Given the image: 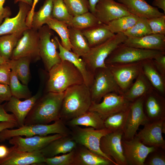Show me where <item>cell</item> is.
<instances>
[{
	"label": "cell",
	"mask_w": 165,
	"mask_h": 165,
	"mask_svg": "<svg viewBox=\"0 0 165 165\" xmlns=\"http://www.w3.org/2000/svg\"><path fill=\"white\" fill-rule=\"evenodd\" d=\"M141 61L106 64L112 73L122 94L131 86L141 71Z\"/></svg>",
	"instance_id": "13"
},
{
	"label": "cell",
	"mask_w": 165,
	"mask_h": 165,
	"mask_svg": "<svg viewBox=\"0 0 165 165\" xmlns=\"http://www.w3.org/2000/svg\"><path fill=\"white\" fill-rule=\"evenodd\" d=\"M139 17L130 14L112 21L107 25L110 31L113 34L123 33L135 24Z\"/></svg>",
	"instance_id": "38"
},
{
	"label": "cell",
	"mask_w": 165,
	"mask_h": 165,
	"mask_svg": "<svg viewBox=\"0 0 165 165\" xmlns=\"http://www.w3.org/2000/svg\"><path fill=\"white\" fill-rule=\"evenodd\" d=\"M48 74L44 90L46 92L62 93L72 86L84 83L79 70L66 60L61 61L54 65Z\"/></svg>",
	"instance_id": "3"
},
{
	"label": "cell",
	"mask_w": 165,
	"mask_h": 165,
	"mask_svg": "<svg viewBox=\"0 0 165 165\" xmlns=\"http://www.w3.org/2000/svg\"><path fill=\"white\" fill-rule=\"evenodd\" d=\"M123 4L130 14L138 17L149 19L165 15L158 8L152 6L145 0H117Z\"/></svg>",
	"instance_id": "26"
},
{
	"label": "cell",
	"mask_w": 165,
	"mask_h": 165,
	"mask_svg": "<svg viewBox=\"0 0 165 165\" xmlns=\"http://www.w3.org/2000/svg\"><path fill=\"white\" fill-rule=\"evenodd\" d=\"M143 107L149 122L165 118V97L154 88L144 96Z\"/></svg>",
	"instance_id": "20"
},
{
	"label": "cell",
	"mask_w": 165,
	"mask_h": 165,
	"mask_svg": "<svg viewBox=\"0 0 165 165\" xmlns=\"http://www.w3.org/2000/svg\"><path fill=\"white\" fill-rule=\"evenodd\" d=\"M52 17L68 24L73 16L69 12L63 0H53Z\"/></svg>",
	"instance_id": "42"
},
{
	"label": "cell",
	"mask_w": 165,
	"mask_h": 165,
	"mask_svg": "<svg viewBox=\"0 0 165 165\" xmlns=\"http://www.w3.org/2000/svg\"><path fill=\"white\" fill-rule=\"evenodd\" d=\"M5 1L0 0V25L2 23L4 19L9 17L11 15V11L9 7H3Z\"/></svg>",
	"instance_id": "51"
},
{
	"label": "cell",
	"mask_w": 165,
	"mask_h": 165,
	"mask_svg": "<svg viewBox=\"0 0 165 165\" xmlns=\"http://www.w3.org/2000/svg\"><path fill=\"white\" fill-rule=\"evenodd\" d=\"M19 11L14 17L5 18L0 25V36L16 33H22L29 28L26 19L31 6L22 2H19Z\"/></svg>",
	"instance_id": "21"
},
{
	"label": "cell",
	"mask_w": 165,
	"mask_h": 165,
	"mask_svg": "<svg viewBox=\"0 0 165 165\" xmlns=\"http://www.w3.org/2000/svg\"><path fill=\"white\" fill-rule=\"evenodd\" d=\"M11 72L8 61L0 64V84L9 85Z\"/></svg>",
	"instance_id": "47"
},
{
	"label": "cell",
	"mask_w": 165,
	"mask_h": 165,
	"mask_svg": "<svg viewBox=\"0 0 165 165\" xmlns=\"http://www.w3.org/2000/svg\"><path fill=\"white\" fill-rule=\"evenodd\" d=\"M12 95L8 85L0 84V105L4 101H8Z\"/></svg>",
	"instance_id": "49"
},
{
	"label": "cell",
	"mask_w": 165,
	"mask_h": 165,
	"mask_svg": "<svg viewBox=\"0 0 165 165\" xmlns=\"http://www.w3.org/2000/svg\"><path fill=\"white\" fill-rule=\"evenodd\" d=\"M6 61H7L5 60L0 56V64L5 63Z\"/></svg>",
	"instance_id": "58"
},
{
	"label": "cell",
	"mask_w": 165,
	"mask_h": 165,
	"mask_svg": "<svg viewBox=\"0 0 165 165\" xmlns=\"http://www.w3.org/2000/svg\"><path fill=\"white\" fill-rule=\"evenodd\" d=\"M7 156L0 159V165H41L44 164L45 158L39 151L28 152L9 148Z\"/></svg>",
	"instance_id": "22"
},
{
	"label": "cell",
	"mask_w": 165,
	"mask_h": 165,
	"mask_svg": "<svg viewBox=\"0 0 165 165\" xmlns=\"http://www.w3.org/2000/svg\"><path fill=\"white\" fill-rule=\"evenodd\" d=\"M66 122V125L69 127L82 126L92 127L97 130L105 128L104 120L98 113L94 111H88Z\"/></svg>",
	"instance_id": "31"
},
{
	"label": "cell",
	"mask_w": 165,
	"mask_h": 165,
	"mask_svg": "<svg viewBox=\"0 0 165 165\" xmlns=\"http://www.w3.org/2000/svg\"><path fill=\"white\" fill-rule=\"evenodd\" d=\"M39 84L37 93L30 98L22 101L12 96L6 102L4 109L7 112L12 113L15 116L19 127L24 125L25 119L37 100L43 94L44 89L48 78V73L45 70L39 71Z\"/></svg>",
	"instance_id": "6"
},
{
	"label": "cell",
	"mask_w": 165,
	"mask_h": 165,
	"mask_svg": "<svg viewBox=\"0 0 165 165\" xmlns=\"http://www.w3.org/2000/svg\"><path fill=\"white\" fill-rule=\"evenodd\" d=\"M67 9L73 16L89 11L88 0H63Z\"/></svg>",
	"instance_id": "43"
},
{
	"label": "cell",
	"mask_w": 165,
	"mask_h": 165,
	"mask_svg": "<svg viewBox=\"0 0 165 165\" xmlns=\"http://www.w3.org/2000/svg\"><path fill=\"white\" fill-rule=\"evenodd\" d=\"M60 134L45 136L35 135L23 138L14 136L9 140V143L13 145V148L23 152H32L42 149L53 140L62 137Z\"/></svg>",
	"instance_id": "19"
},
{
	"label": "cell",
	"mask_w": 165,
	"mask_h": 165,
	"mask_svg": "<svg viewBox=\"0 0 165 165\" xmlns=\"http://www.w3.org/2000/svg\"><path fill=\"white\" fill-rule=\"evenodd\" d=\"M15 127H19L16 123L8 121L0 122V132L6 129H12Z\"/></svg>",
	"instance_id": "53"
},
{
	"label": "cell",
	"mask_w": 165,
	"mask_h": 165,
	"mask_svg": "<svg viewBox=\"0 0 165 165\" xmlns=\"http://www.w3.org/2000/svg\"><path fill=\"white\" fill-rule=\"evenodd\" d=\"M121 144L128 165H144L148 154L157 148L145 145L135 137L130 140L122 138Z\"/></svg>",
	"instance_id": "17"
},
{
	"label": "cell",
	"mask_w": 165,
	"mask_h": 165,
	"mask_svg": "<svg viewBox=\"0 0 165 165\" xmlns=\"http://www.w3.org/2000/svg\"><path fill=\"white\" fill-rule=\"evenodd\" d=\"M9 151V148L3 145H0V159L6 157Z\"/></svg>",
	"instance_id": "55"
},
{
	"label": "cell",
	"mask_w": 165,
	"mask_h": 165,
	"mask_svg": "<svg viewBox=\"0 0 165 165\" xmlns=\"http://www.w3.org/2000/svg\"><path fill=\"white\" fill-rule=\"evenodd\" d=\"M99 0H88L89 5V11L94 14L96 5Z\"/></svg>",
	"instance_id": "56"
},
{
	"label": "cell",
	"mask_w": 165,
	"mask_h": 165,
	"mask_svg": "<svg viewBox=\"0 0 165 165\" xmlns=\"http://www.w3.org/2000/svg\"><path fill=\"white\" fill-rule=\"evenodd\" d=\"M39 0H34L31 9L29 12L26 19V24L29 28H31L32 17L35 12L36 5Z\"/></svg>",
	"instance_id": "52"
},
{
	"label": "cell",
	"mask_w": 165,
	"mask_h": 165,
	"mask_svg": "<svg viewBox=\"0 0 165 165\" xmlns=\"http://www.w3.org/2000/svg\"><path fill=\"white\" fill-rule=\"evenodd\" d=\"M39 42L38 30L28 28L24 31L18 40L10 59L28 57L32 62L40 60Z\"/></svg>",
	"instance_id": "11"
},
{
	"label": "cell",
	"mask_w": 165,
	"mask_h": 165,
	"mask_svg": "<svg viewBox=\"0 0 165 165\" xmlns=\"http://www.w3.org/2000/svg\"><path fill=\"white\" fill-rule=\"evenodd\" d=\"M46 24L52 30L56 31L61 39V43L66 49L72 51V46L69 38V30L68 25L65 22L53 18L48 20Z\"/></svg>",
	"instance_id": "34"
},
{
	"label": "cell",
	"mask_w": 165,
	"mask_h": 165,
	"mask_svg": "<svg viewBox=\"0 0 165 165\" xmlns=\"http://www.w3.org/2000/svg\"><path fill=\"white\" fill-rule=\"evenodd\" d=\"M144 126L134 137L146 146L165 149V140L162 134H165V118L149 122Z\"/></svg>",
	"instance_id": "14"
},
{
	"label": "cell",
	"mask_w": 165,
	"mask_h": 165,
	"mask_svg": "<svg viewBox=\"0 0 165 165\" xmlns=\"http://www.w3.org/2000/svg\"><path fill=\"white\" fill-rule=\"evenodd\" d=\"M152 6L162 9L165 14V0H153Z\"/></svg>",
	"instance_id": "54"
},
{
	"label": "cell",
	"mask_w": 165,
	"mask_h": 165,
	"mask_svg": "<svg viewBox=\"0 0 165 165\" xmlns=\"http://www.w3.org/2000/svg\"><path fill=\"white\" fill-rule=\"evenodd\" d=\"M23 33L0 36V56L6 61L10 60L13 51Z\"/></svg>",
	"instance_id": "36"
},
{
	"label": "cell",
	"mask_w": 165,
	"mask_h": 165,
	"mask_svg": "<svg viewBox=\"0 0 165 165\" xmlns=\"http://www.w3.org/2000/svg\"><path fill=\"white\" fill-rule=\"evenodd\" d=\"M100 23L95 15L90 11L73 16L68 26L82 30Z\"/></svg>",
	"instance_id": "37"
},
{
	"label": "cell",
	"mask_w": 165,
	"mask_h": 165,
	"mask_svg": "<svg viewBox=\"0 0 165 165\" xmlns=\"http://www.w3.org/2000/svg\"><path fill=\"white\" fill-rule=\"evenodd\" d=\"M94 14L100 23L106 24L114 20L131 14L123 4L114 0H99Z\"/></svg>",
	"instance_id": "18"
},
{
	"label": "cell",
	"mask_w": 165,
	"mask_h": 165,
	"mask_svg": "<svg viewBox=\"0 0 165 165\" xmlns=\"http://www.w3.org/2000/svg\"><path fill=\"white\" fill-rule=\"evenodd\" d=\"M69 38L72 52L82 57L89 51L90 47L82 30L69 27Z\"/></svg>",
	"instance_id": "32"
},
{
	"label": "cell",
	"mask_w": 165,
	"mask_h": 165,
	"mask_svg": "<svg viewBox=\"0 0 165 165\" xmlns=\"http://www.w3.org/2000/svg\"><path fill=\"white\" fill-rule=\"evenodd\" d=\"M11 70L15 73L18 78L23 84L28 85L30 78V64L31 59L23 57L8 61Z\"/></svg>",
	"instance_id": "33"
},
{
	"label": "cell",
	"mask_w": 165,
	"mask_h": 165,
	"mask_svg": "<svg viewBox=\"0 0 165 165\" xmlns=\"http://www.w3.org/2000/svg\"><path fill=\"white\" fill-rule=\"evenodd\" d=\"M9 85L12 96L19 99H25L32 96L28 85L21 83L13 70H11Z\"/></svg>",
	"instance_id": "40"
},
{
	"label": "cell",
	"mask_w": 165,
	"mask_h": 165,
	"mask_svg": "<svg viewBox=\"0 0 165 165\" xmlns=\"http://www.w3.org/2000/svg\"><path fill=\"white\" fill-rule=\"evenodd\" d=\"M54 38L58 43L59 50L58 54L61 60H66L72 63L81 73L84 83L90 88L93 80L94 74L89 71L86 63L81 57L72 51L65 49L57 36H54Z\"/></svg>",
	"instance_id": "24"
},
{
	"label": "cell",
	"mask_w": 165,
	"mask_h": 165,
	"mask_svg": "<svg viewBox=\"0 0 165 165\" xmlns=\"http://www.w3.org/2000/svg\"><path fill=\"white\" fill-rule=\"evenodd\" d=\"M75 156L74 149L69 152L60 156L45 158V163L48 165H73Z\"/></svg>",
	"instance_id": "44"
},
{
	"label": "cell",
	"mask_w": 165,
	"mask_h": 165,
	"mask_svg": "<svg viewBox=\"0 0 165 165\" xmlns=\"http://www.w3.org/2000/svg\"><path fill=\"white\" fill-rule=\"evenodd\" d=\"M152 34L165 35V15L147 19Z\"/></svg>",
	"instance_id": "46"
},
{
	"label": "cell",
	"mask_w": 165,
	"mask_h": 165,
	"mask_svg": "<svg viewBox=\"0 0 165 165\" xmlns=\"http://www.w3.org/2000/svg\"><path fill=\"white\" fill-rule=\"evenodd\" d=\"M6 102L0 105V122L8 121L16 123L18 124L16 118L12 113L9 114L4 109Z\"/></svg>",
	"instance_id": "50"
},
{
	"label": "cell",
	"mask_w": 165,
	"mask_h": 165,
	"mask_svg": "<svg viewBox=\"0 0 165 165\" xmlns=\"http://www.w3.org/2000/svg\"><path fill=\"white\" fill-rule=\"evenodd\" d=\"M64 94V92H49L43 94L27 115L24 124H47L60 119V113Z\"/></svg>",
	"instance_id": "1"
},
{
	"label": "cell",
	"mask_w": 165,
	"mask_h": 165,
	"mask_svg": "<svg viewBox=\"0 0 165 165\" xmlns=\"http://www.w3.org/2000/svg\"><path fill=\"white\" fill-rule=\"evenodd\" d=\"M77 145L71 135H63L52 141L39 151L45 158H50L69 152L75 149Z\"/></svg>",
	"instance_id": "25"
},
{
	"label": "cell",
	"mask_w": 165,
	"mask_h": 165,
	"mask_svg": "<svg viewBox=\"0 0 165 165\" xmlns=\"http://www.w3.org/2000/svg\"><path fill=\"white\" fill-rule=\"evenodd\" d=\"M163 52H165L136 48L122 43L109 55L105 62L107 64L138 62L145 59H153Z\"/></svg>",
	"instance_id": "9"
},
{
	"label": "cell",
	"mask_w": 165,
	"mask_h": 165,
	"mask_svg": "<svg viewBox=\"0 0 165 165\" xmlns=\"http://www.w3.org/2000/svg\"><path fill=\"white\" fill-rule=\"evenodd\" d=\"M134 82L122 95L131 102L144 97L153 88L141 71Z\"/></svg>",
	"instance_id": "29"
},
{
	"label": "cell",
	"mask_w": 165,
	"mask_h": 165,
	"mask_svg": "<svg viewBox=\"0 0 165 165\" xmlns=\"http://www.w3.org/2000/svg\"><path fill=\"white\" fill-rule=\"evenodd\" d=\"M147 19L139 17L135 24L123 33L127 37L138 38L152 34Z\"/></svg>",
	"instance_id": "41"
},
{
	"label": "cell",
	"mask_w": 165,
	"mask_h": 165,
	"mask_svg": "<svg viewBox=\"0 0 165 165\" xmlns=\"http://www.w3.org/2000/svg\"><path fill=\"white\" fill-rule=\"evenodd\" d=\"M129 110V108L126 110L114 114L107 118L104 120L105 128L112 132L119 130L123 131Z\"/></svg>",
	"instance_id": "39"
},
{
	"label": "cell",
	"mask_w": 165,
	"mask_h": 165,
	"mask_svg": "<svg viewBox=\"0 0 165 165\" xmlns=\"http://www.w3.org/2000/svg\"><path fill=\"white\" fill-rule=\"evenodd\" d=\"M53 0H45L39 10L34 12L31 22V28L38 30L49 18H52Z\"/></svg>",
	"instance_id": "35"
},
{
	"label": "cell",
	"mask_w": 165,
	"mask_h": 165,
	"mask_svg": "<svg viewBox=\"0 0 165 165\" xmlns=\"http://www.w3.org/2000/svg\"><path fill=\"white\" fill-rule=\"evenodd\" d=\"M69 127L71 131L70 135L77 144L83 146L96 154L107 158L116 165L114 160L104 154L100 148L101 138L112 131L106 128L97 130L92 127L82 128L79 126Z\"/></svg>",
	"instance_id": "7"
},
{
	"label": "cell",
	"mask_w": 165,
	"mask_h": 165,
	"mask_svg": "<svg viewBox=\"0 0 165 165\" xmlns=\"http://www.w3.org/2000/svg\"><path fill=\"white\" fill-rule=\"evenodd\" d=\"M73 165H111L114 163L107 158L99 156L85 147L78 145L75 149Z\"/></svg>",
	"instance_id": "27"
},
{
	"label": "cell",
	"mask_w": 165,
	"mask_h": 165,
	"mask_svg": "<svg viewBox=\"0 0 165 165\" xmlns=\"http://www.w3.org/2000/svg\"><path fill=\"white\" fill-rule=\"evenodd\" d=\"M82 31L90 48L104 42L115 34L110 31L107 24L101 23L82 30Z\"/></svg>",
	"instance_id": "28"
},
{
	"label": "cell",
	"mask_w": 165,
	"mask_h": 165,
	"mask_svg": "<svg viewBox=\"0 0 165 165\" xmlns=\"http://www.w3.org/2000/svg\"><path fill=\"white\" fill-rule=\"evenodd\" d=\"M123 43L136 48L165 52L164 35L151 34L140 37H127Z\"/></svg>",
	"instance_id": "23"
},
{
	"label": "cell",
	"mask_w": 165,
	"mask_h": 165,
	"mask_svg": "<svg viewBox=\"0 0 165 165\" xmlns=\"http://www.w3.org/2000/svg\"><path fill=\"white\" fill-rule=\"evenodd\" d=\"M64 93L60 117L64 123L89 111L92 100L89 88L84 83L72 86Z\"/></svg>",
	"instance_id": "2"
},
{
	"label": "cell",
	"mask_w": 165,
	"mask_h": 165,
	"mask_svg": "<svg viewBox=\"0 0 165 165\" xmlns=\"http://www.w3.org/2000/svg\"><path fill=\"white\" fill-rule=\"evenodd\" d=\"M127 38L123 33H118L104 42L90 48L89 52L81 57L89 71L94 74L97 68L107 67L106 59Z\"/></svg>",
	"instance_id": "5"
},
{
	"label": "cell",
	"mask_w": 165,
	"mask_h": 165,
	"mask_svg": "<svg viewBox=\"0 0 165 165\" xmlns=\"http://www.w3.org/2000/svg\"><path fill=\"white\" fill-rule=\"evenodd\" d=\"M144 97L131 102L122 139L130 140L133 138L139 127L149 122L143 109Z\"/></svg>",
	"instance_id": "16"
},
{
	"label": "cell",
	"mask_w": 165,
	"mask_h": 165,
	"mask_svg": "<svg viewBox=\"0 0 165 165\" xmlns=\"http://www.w3.org/2000/svg\"><path fill=\"white\" fill-rule=\"evenodd\" d=\"M19 2H22L26 3L31 6L33 4L32 0H14V3H16Z\"/></svg>",
	"instance_id": "57"
},
{
	"label": "cell",
	"mask_w": 165,
	"mask_h": 165,
	"mask_svg": "<svg viewBox=\"0 0 165 165\" xmlns=\"http://www.w3.org/2000/svg\"><path fill=\"white\" fill-rule=\"evenodd\" d=\"M38 32L40 39V56L45 70L48 72L53 66L61 61L57 51L58 44L54 38H51L53 32L47 25L42 26Z\"/></svg>",
	"instance_id": "10"
},
{
	"label": "cell",
	"mask_w": 165,
	"mask_h": 165,
	"mask_svg": "<svg viewBox=\"0 0 165 165\" xmlns=\"http://www.w3.org/2000/svg\"><path fill=\"white\" fill-rule=\"evenodd\" d=\"M123 135V130L112 132L102 137L100 141L101 151L112 159L116 165H128L121 144Z\"/></svg>",
	"instance_id": "15"
},
{
	"label": "cell",
	"mask_w": 165,
	"mask_h": 165,
	"mask_svg": "<svg viewBox=\"0 0 165 165\" xmlns=\"http://www.w3.org/2000/svg\"><path fill=\"white\" fill-rule=\"evenodd\" d=\"M103 98L101 102H92L89 111L97 112L104 120L112 115L127 110L131 103L122 95L115 92L106 94Z\"/></svg>",
	"instance_id": "12"
},
{
	"label": "cell",
	"mask_w": 165,
	"mask_h": 165,
	"mask_svg": "<svg viewBox=\"0 0 165 165\" xmlns=\"http://www.w3.org/2000/svg\"><path fill=\"white\" fill-rule=\"evenodd\" d=\"M152 61L157 70L165 78V52L157 55L152 59Z\"/></svg>",
	"instance_id": "48"
},
{
	"label": "cell",
	"mask_w": 165,
	"mask_h": 165,
	"mask_svg": "<svg viewBox=\"0 0 165 165\" xmlns=\"http://www.w3.org/2000/svg\"><path fill=\"white\" fill-rule=\"evenodd\" d=\"M152 59H147L141 61L142 71L153 88L165 96V78L155 67Z\"/></svg>",
	"instance_id": "30"
},
{
	"label": "cell",
	"mask_w": 165,
	"mask_h": 165,
	"mask_svg": "<svg viewBox=\"0 0 165 165\" xmlns=\"http://www.w3.org/2000/svg\"><path fill=\"white\" fill-rule=\"evenodd\" d=\"M70 129L61 119L51 124H30L24 125L14 129H6L0 132V142L9 140L15 136L29 137L35 135L47 136L52 134L70 135Z\"/></svg>",
	"instance_id": "4"
},
{
	"label": "cell",
	"mask_w": 165,
	"mask_h": 165,
	"mask_svg": "<svg viewBox=\"0 0 165 165\" xmlns=\"http://www.w3.org/2000/svg\"><path fill=\"white\" fill-rule=\"evenodd\" d=\"M165 149L157 148L146 157L144 165H165Z\"/></svg>",
	"instance_id": "45"
},
{
	"label": "cell",
	"mask_w": 165,
	"mask_h": 165,
	"mask_svg": "<svg viewBox=\"0 0 165 165\" xmlns=\"http://www.w3.org/2000/svg\"><path fill=\"white\" fill-rule=\"evenodd\" d=\"M92 102L99 103L106 94L115 92L122 94L112 73L107 66L97 68L94 73V79L89 88Z\"/></svg>",
	"instance_id": "8"
}]
</instances>
